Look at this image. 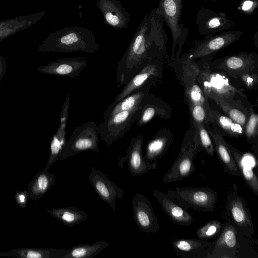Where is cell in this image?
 Returning a JSON list of instances; mask_svg holds the SVG:
<instances>
[{"mask_svg":"<svg viewBox=\"0 0 258 258\" xmlns=\"http://www.w3.org/2000/svg\"><path fill=\"white\" fill-rule=\"evenodd\" d=\"M164 20L158 7L144 17L131 43L118 61L115 83L124 85L150 60L165 52L167 41Z\"/></svg>","mask_w":258,"mask_h":258,"instance_id":"6da1fadb","label":"cell"},{"mask_svg":"<svg viewBox=\"0 0 258 258\" xmlns=\"http://www.w3.org/2000/svg\"><path fill=\"white\" fill-rule=\"evenodd\" d=\"M43 48L45 51L51 52L94 53L99 51L100 46L93 32L84 27L74 26L50 34L45 40Z\"/></svg>","mask_w":258,"mask_h":258,"instance_id":"7a4b0ae2","label":"cell"},{"mask_svg":"<svg viewBox=\"0 0 258 258\" xmlns=\"http://www.w3.org/2000/svg\"><path fill=\"white\" fill-rule=\"evenodd\" d=\"M166 194L185 209L191 208L195 211L213 212L218 200L217 192L208 186L176 187L168 190Z\"/></svg>","mask_w":258,"mask_h":258,"instance_id":"3957f363","label":"cell"},{"mask_svg":"<svg viewBox=\"0 0 258 258\" xmlns=\"http://www.w3.org/2000/svg\"><path fill=\"white\" fill-rule=\"evenodd\" d=\"M99 142L98 125L95 121H87L74 129L66 142L59 159L63 160L85 151L98 153Z\"/></svg>","mask_w":258,"mask_h":258,"instance_id":"277c9868","label":"cell"},{"mask_svg":"<svg viewBox=\"0 0 258 258\" xmlns=\"http://www.w3.org/2000/svg\"><path fill=\"white\" fill-rule=\"evenodd\" d=\"M237 185L234 183L226 196L225 214L246 238L254 234V228L248 206L237 192Z\"/></svg>","mask_w":258,"mask_h":258,"instance_id":"5b68a950","label":"cell"},{"mask_svg":"<svg viewBox=\"0 0 258 258\" xmlns=\"http://www.w3.org/2000/svg\"><path fill=\"white\" fill-rule=\"evenodd\" d=\"M144 105L119 112L98 125L101 139L108 146L122 137L128 132L141 113Z\"/></svg>","mask_w":258,"mask_h":258,"instance_id":"8992f818","label":"cell"},{"mask_svg":"<svg viewBox=\"0 0 258 258\" xmlns=\"http://www.w3.org/2000/svg\"><path fill=\"white\" fill-rule=\"evenodd\" d=\"M198 151L199 146L195 136L184 139L178 155L163 177V183L178 181L194 173L196 170L194 161Z\"/></svg>","mask_w":258,"mask_h":258,"instance_id":"52a82bcc","label":"cell"},{"mask_svg":"<svg viewBox=\"0 0 258 258\" xmlns=\"http://www.w3.org/2000/svg\"><path fill=\"white\" fill-rule=\"evenodd\" d=\"M242 34L241 31L230 30L205 35L204 40L195 42V46L190 50L187 58L190 59L210 55L238 40Z\"/></svg>","mask_w":258,"mask_h":258,"instance_id":"ba28073f","label":"cell"},{"mask_svg":"<svg viewBox=\"0 0 258 258\" xmlns=\"http://www.w3.org/2000/svg\"><path fill=\"white\" fill-rule=\"evenodd\" d=\"M143 137L139 135L133 137L126 154L118 159V165L123 168V164L127 162L128 170L133 176L144 175L148 171L156 169V161L150 162L147 161L143 155Z\"/></svg>","mask_w":258,"mask_h":258,"instance_id":"9c48e42d","label":"cell"},{"mask_svg":"<svg viewBox=\"0 0 258 258\" xmlns=\"http://www.w3.org/2000/svg\"><path fill=\"white\" fill-rule=\"evenodd\" d=\"M197 81L200 83L205 95L213 94L226 101L233 99L237 93L246 97L231 84L225 76L219 73L199 71Z\"/></svg>","mask_w":258,"mask_h":258,"instance_id":"30bf717a","label":"cell"},{"mask_svg":"<svg viewBox=\"0 0 258 258\" xmlns=\"http://www.w3.org/2000/svg\"><path fill=\"white\" fill-rule=\"evenodd\" d=\"M195 22L198 33L203 36L225 31L235 25V22L225 13L216 12L205 8L198 11Z\"/></svg>","mask_w":258,"mask_h":258,"instance_id":"8fae6325","label":"cell"},{"mask_svg":"<svg viewBox=\"0 0 258 258\" xmlns=\"http://www.w3.org/2000/svg\"><path fill=\"white\" fill-rule=\"evenodd\" d=\"M132 205L138 228L147 233H157L159 230L158 219L149 199L142 194H136L133 198Z\"/></svg>","mask_w":258,"mask_h":258,"instance_id":"7c38bea8","label":"cell"},{"mask_svg":"<svg viewBox=\"0 0 258 258\" xmlns=\"http://www.w3.org/2000/svg\"><path fill=\"white\" fill-rule=\"evenodd\" d=\"M220 234L213 242L212 249L208 258L237 257V251L240 247L237 227L228 219Z\"/></svg>","mask_w":258,"mask_h":258,"instance_id":"4fadbf2b","label":"cell"},{"mask_svg":"<svg viewBox=\"0 0 258 258\" xmlns=\"http://www.w3.org/2000/svg\"><path fill=\"white\" fill-rule=\"evenodd\" d=\"M88 181L100 198L116 211L115 202L116 199L122 198L123 189L110 180L103 172L93 166L91 168Z\"/></svg>","mask_w":258,"mask_h":258,"instance_id":"5bb4252c","label":"cell"},{"mask_svg":"<svg viewBox=\"0 0 258 258\" xmlns=\"http://www.w3.org/2000/svg\"><path fill=\"white\" fill-rule=\"evenodd\" d=\"M172 37V54L181 37L183 24L179 22L183 8V0H159L158 7Z\"/></svg>","mask_w":258,"mask_h":258,"instance_id":"9a60e30c","label":"cell"},{"mask_svg":"<svg viewBox=\"0 0 258 258\" xmlns=\"http://www.w3.org/2000/svg\"><path fill=\"white\" fill-rule=\"evenodd\" d=\"M257 62V54L242 52L223 58L218 67L230 75L238 76L252 72Z\"/></svg>","mask_w":258,"mask_h":258,"instance_id":"2e32d148","label":"cell"},{"mask_svg":"<svg viewBox=\"0 0 258 258\" xmlns=\"http://www.w3.org/2000/svg\"><path fill=\"white\" fill-rule=\"evenodd\" d=\"M97 6L106 23L114 29L128 27L131 21L130 14L117 0H98Z\"/></svg>","mask_w":258,"mask_h":258,"instance_id":"e0dca14e","label":"cell"},{"mask_svg":"<svg viewBox=\"0 0 258 258\" xmlns=\"http://www.w3.org/2000/svg\"><path fill=\"white\" fill-rule=\"evenodd\" d=\"M171 244L181 257L208 258L213 242L201 239L181 238L174 240Z\"/></svg>","mask_w":258,"mask_h":258,"instance_id":"ac0fdd59","label":"cell"},{"mask_svg":"<svg viewBox=\"0 0 258 258\" xmlns=\"http://www.w3.org/2000/svg\"><path fill=\"white\" fill-rule=\"evenodd\" d=\"M152 192L153 197L172 222L180 226H189L191 224L194 220L192 216L172 200L167 194L157 189H153Z\"/></svg>","mask_w":258,"mask_h":258,"instance_id":"d6986e66","label":"cell"},{"mask_svg":"<svg viewBox=\"0 0 258 258\" xmlns=\"http://www.w3.org/2000/svg\"><path fill=\"white\" fill-rule=\"evenodd\" d=\"M88 65V61L84 57H73L57 59L50 63L43 69L46 73L52 75L77 78L81 72Z\"/></svg>","mask_w":258,"mask_h":258,"instance_id":"ffe728a7","label":"cell"},{"mask_svg":"<svg viewBox=\"0 0 258 258\" xmlns=\"http://www.w3.org/2000/svg\"><path fill=\"white\" fill-rule=\"evenodd\" d=\"M151 83H146L121 100L110 104L103 114L104 119H106L119 112L144 105L149 98L148 91Z\"/></svg>","mask_w":258,"mask_h":258,"instance_id":"44dd1931","label":"cell"},{"mask_svg":"<svg viewBox=\"0 0 258 258\" xmlns=\"http://www.w3.org/2000/svg\"><path fill=\"white\" fill-rule=\"evenodd\" d=\"M199 71L196 67L185 69L182 77L185 86V94L188 104H200L210 109L208 98L198 85L197 78Z\"/></svg>","mask_w":258,"mask_h":258,"instance_id":"7402d4cb","label":"cell"},{"mask_svg":"<svg viewBox=\"0 0 258 258\" xmlns=\"http://www.w3.org/2000/svg\"><path fill=\"white\" fill-rule=\"evenodd\" d=\"M70 93L69 92L63 104L60 115V125L54 135L50 145V155L47 168L59 158L66 142V128L70 106Z\"/></svg>","mask_w":258,"mask_h":258,"instance_id":"603a6c76","label":"cell"},{"mask_svg":"<svg viewBox=\"0 0 258 258\" xmlns=\"http://www.w3.org/2000/svg\"><path fill=\"white\" fill-rule=\"evenodd\" d=\"M156 59L150 60L136 75H135L126 84L121 91L114 98L113 103H116L139 89L147 83L151 82L152 77L158 73Z\"/></svg>","mask_w":258,"mask_h":258,"instance_id":"cb8c5ba5","label":"cell"},{"mask_svg":"<svg viewBox=\"0 0 258 258\" xmlns=\"http://www.w3.org/2000/svg\"><path fill=\"white\" fill-rule=\"evenodd\" d=\"M208 132L212 139L215 152L217 154L219 160L223 165L224 172L229 175L241 176V173L226 141L215 131L209 129Z\"/></svg>","mask_w":258,"mask_h":258,"instance_id":"d4e9b609","label":"cell"},{"mask_svg":"<svg viewBox=\"0 0 258 258\" xmlns=\"http://www.w3.org/2000/svg\"><path fill=\"white\" fill-rule=\"evenodd\" d=\"M226 143L241 173V176L249 187L257 196L258 178L256 175L251 167L245 164L242 153L227 142Z\"/></svg>","mask_w":258,"mask_h":258,"instance_id":"484cf974","label":"cell"},{"mask_svg":"<svg viewBox=\"0 0 258 258\" xmlns=\"http://www.w3.org/2000/svg\"><path fill=\"white\" fill-rule=\"evenodd\" d=\"M50 213L68 227H72L83 222L88 217L84 211L79 210L75 206L59 208L51 210Z\"/></svg>","mask_w":258,"mask_h":258,"instance_id":"4316f807","label":"cell"},{"mask_svg":"<svg viewBox=\"0 0 258 258\" xmlns=\"http://www.w3.org/2000/svg\"><path fill=\"white\" fill-rule=\"evenodd\" d=\"M109 245L104 241H98L93 244H83L72 246L62 258H91L99 254Z\"/></svg>","mask_w":258,"mask_h":258,"instance_id":"83f0119b","label":"cell"},{"mask_svg":"<svg viewBox=\"0 0 258 258\" xmlns=\"http://www.w3.org/2000/svg\"><path fill=\"white\" fill-rule=\"evenodd\" d=\"M171 143L168 137L158 135L148 142L147 144L145 158L152 162L161 158Z\"/></svg>","mask_w":258,"mask_h":258,"instance_id":"f1b7e54d","label":"cell"},{"mask_svg":"<svg viewBox=\"0 0 258 258\" xmlns=\"http://www.w3.org/2000/svg\"><path fill=\"white\" fill-rule=\"evenodd\" d=\"M210 114L211 122H215L229 135L241 137L244 135V128L226 115H224L211 108Z\"/></svg>","mask_w":258,"mask_h":258,"instance_id":"f546056e","label":"cell"},{"mask_svg":"<svg viewBox=\"0 0 258 258\" xmlns=\"http://www.w3.org/2000/svg\"><path fill=\"white\" fill-rule=\"evenodd\" d=\"M208 99L214 101L228 117L232 119L236 123L240 124L244 128L248 119L245 114L227 101L211 94H205Z\"/></svg>","mask_w":258,"mask_h":258,"instance_id":"4dcf8cb0","label":"cell"},{"mask_svg":"<svg viewBox=\"0 0 258 258\" xmlns=\"http://www.w3.org/2000/svg\"><path fill=\"white\" fill-rule=\"evenodd\" d=\"M196 128L195 136L197 140L199 151L204 150L211 156L215 154V148L210 136L203 123L194 121Z\"/></svg>","mask_w":258,"mask_h":258,"instance_id":"1f68e13d","label":"cell"},{"mask_svg":"<svg viewBox=\"0 0 258 258\" xmlns=\"http://www.w3.org/2000/svg\"><path fill=\"white\" fill-rule=\"evenodd\" d=\"M223 223L218 220L208 222L197 230L196 234L202 240L211 239L220 233L223 228Z\"/></svg>","mask_w":258,"mask_h":258,"instance_id":"d6a6232c","label":"cell"},{"mask_svg":"<svg viewBox=\"0 0 258 258\" xmlns=\"http://www.w3.org/2000/svg\"><path fill=\"white\" fill-rule=\"evenodd\" d=\"M258 131V115L252 112L246 123L244 127V134L246 135L248 142L250 144L257 155V143L255 141L257 136Z\"/></svg>","mask_w":258,"mask_h":258,"instance_id":"836d02e7","label":"cell"},{"mask_svg":"<svg viewBox=\"0 0 258 258\" xmlns=\"http://www.w3.org/2000/svg\"><path fill=\"white\" fill-rule=\"evenodd\" d=\"M189 107L194 122L204 124L211 122L210 109L200 104H190Z\"/></svg>","mask_w":258,"mask_h":258,"instance_id":"e575fe53","label":"cell"},{"mask_svg":"<svg viewBox=\"0 0 258 258\" xmlns=\"http://www.w3.org/2000/svg\"><path fill=\"white\" fill-rule=\"evenodd\" d=\"M157 113L156 107L148 102V99L144 105L142 111L137 118V124L141 126L150 121Z\"/></svg>","mask_w":258,"mask_h":258,"instance_id":"d590c367","label":"cell"},{"mask_svg":"<svg viewBox=\"0 0 258 258\" xmlns=\"http://www.w3.org/2000/svg\"><path fill=\"white\" fill-rule=\"evenodd\" d=\"M245 86L249 89H257L258 83L257 74L252 72L246 73L238 76Z\"/></svg>","mask_w":258,"mask_h":258,"instance_id":"8d00e7d4","label":"cell"},{"mask_svg":"<svg viewBox=\"0 0 258 258\" xmlns=\"http://www.w3.org/2000/svg\"><path fill=\"white\" fill-rule=\"evenodd\" d=\"M258 7V0H242L238 9L246 15L251 14Z\"/></svg>","mask_w":258,"mask_h":258,"instance_id":"74e56055","label":"cell"},{"mask_svg":"<svg viewBox=\"0 0 258 258\" xmlns=\"http://www.w3.org/2000/svg\"><path fill=\"white\" fill-rule=\"evenodd\" d=\"M42 256L43 255L42 253L35 251H29L27 254V256L28 257L31 258H39L42 257Z\"/></svg>","mask_w":258,"mask_h":258,"instance_id":"f35d334b","label":"cell"},{"mask_svg":"<svg viewBox=\"0 0 258 258\" xmlns=\"http://www.w3.org/2000/svg\"><path fill=\"white\" fill-rule=\"evenodd\" d=\"M25 197L23 195H21L19 196V200L21 202L23 203L25 201Z\"/></svg>","mask_w":258,"mask_h":258,"instance_id":"ab89813d","label":"cell"},{"mask_svg":"<svg viewBox=\"0 0 258 258\" xmlns=\"http://www.w3.org/2000/svg\"><path fill=\"white\" fill-rule=\"evenodd\" d=\"M257 32H256L255 34L254 35V40L255 41V44L257 47L256 44L257 43Z\"/></svg>","mask_w":258,"mask_h":258,"instance_id":"60d3db41","label":"cell"},{"mask_svg":"<svg viewBox=\"0 0 258 258\" xmlns=\"http://www.w3.org/2000/svg\"><path fill=\"white\" fill-rule=\"evenodd\" d=\"M206 1H220V0H205Z\"/></svg>","mask_w":258,"mask_h":258,"instance_id":"b9f144b4","label":"cell"}]
</instances>
